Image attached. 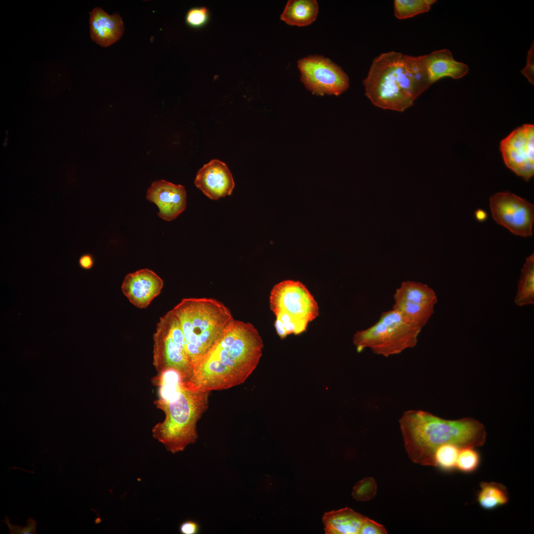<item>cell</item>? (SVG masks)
<instances>
[{
	"instance_id": "1",
	"label": "cell",
	"mask_w": 534,
	"mask_h": 534,
	"mask_svg": "<svg viewBox=\"0 0 534 534\" xmlns=\"http://www.w3.org/2000/svg\"><path fill=\"white\" fill-rule=\"evenodd\" d=\"M258 330L234 319L208 352L192 366L185 381L201 391L222 390L240 385L256 368L263 348Z\"/></svg>"
},
{
	"instance_id": "2",
	"label": "cell",
	"mask_w": 534,
	"mask_h": 534,
	"mask_svg": "<svg viewBox=\"0 0 534 534\" xmlns=\"http://www.w3.org/2000/svg\"><path fill=\"white\" fill-rule=\"evenodd\" d=\"M155 379L159 388L155 404L165 418L153 427L152 436L175 454L196 442L197 423L208 407L210 392L190 388L174 369L160 372Z\"/></svg>"
},
{
	"instance_id": "3",
	"label": "cell",
	"mask_w": 534,
	"mask_h": 534,
	"mask_svg": "<svg viewBox=\"0 0 534 534\" xmlns=\"http://www.w3.org/2000/svg\"><path fill=\"white\" fill-rule=\"evenodd\" d=\"M432 85L423 56L390 51L375 57L363 80L365 94L375 106L404 111Z\"/></svg>"
},
{
	"instance_id": "4",
	"label": "cell",
	"mask_w": 534,
	"mask_h": 534,
	"mask_svg": "<svg viewBox=\"0 0 534 534\" xmlns=\"http://www.w3.org/2000/svg\"><path fill=\"white\" fill-rule=\"evenodd\" d=\"M399 423L408 457L422 465L432 466L433 452L442 445L476 447L486 439L483 425L471 418L447 420L425 411L410 410L403 413Z\"/></svg>"
},
{
	"instance_id": "5",
	"label": "cell",
	"mask_w": 534,
	"mask_h": 534,
	"mask_svg": "<svg viewBox=\"0 0 534 534\" xmlns=\"http://www.w3.org/2000/svg\"><path fill=\"white\" fill-rule=\"evenodd\" d=\"M172 310L180 323L185 353L192 366L234 320L229 309L213 298H184Z\"/></svg>"
},
{
	"instance_id": "6",
	"label": "cell",
	"mask_w": 534,
	"mask_h": 534,
	"mask_svg": "<svg viewBox=\"0 0 534 534\" xmlns=\"http://www.w3.org/2000/svg\"><path fill=\"white\" fill-rule=\"evenodd\" d=\"M275 315L274 327L281 339L306 331L319 314L317 303L308 288L299 281L286 280L274 285L269 297Z\"/></svg>"
},
{
	"instance_id": "7",
	"label": "cell",
	"mask_w": 534,
	"mask_h": 534,
	"mask_svg": "<svg viewBox=\"0 0 534 534\" xmlns=\"http://www.w3.org/2000/svg\"><path fill=\"white\" fill-rule=\"evenodd\" d=\"M421 329L409 324L392 309L383 312L371 326L357 331L353 342L358 353L369 348L375 354L388 357L414 347Z\"/></svg>"
},
{
	"instance_id": "8",
	"label": "cell",
	"mask_w": 534,
	"mask_h": 534,
	"mask_svg": "<svg viewBox=\"0 0 534 534\" xmlns=\"http://www.w3.org/2000/svg\"><path fill=\"white\" fill-rule=\"evenodd\" d=\"M153 338V363L158 372L174 369L187 381L192 366L185 353L180 323L172 310L160 318Z\"/></svg>"
},
{
	"instance_id": "9",
	"label": "cell",
	"mask_w": 534,
	"mask_h": 534,
	"mask_svg": "<svg viewBox=\"0 0 534 534\" xmlns=\"http://www.w3.org/2000/svg\"><path fill=\"white\" fill-rule=\"evenodd\" d=\"M297 67L302 83L312 94L338 96L349 88L347 74L339 66L321 55L300 59Z\"/></svg>"
},
{
	"instance_id": "10",
	"label": "cell",
	"mask_w": 534,
	"mask_h": 534,
	"mask_svg": "<svg viewBox=\"0 0 534 534\" xmlns=\"http://www.w3.org/2000/svg\"><path fill=\"white\" fill-rule=\"evenodd\" d=\"M393 309L411 325L422 328L434 312L438 299L434 290L420 282L406 281L394 295Z\"/></svg>"
},
{
	"instance_id": "11",
	"label": "cell",
	"mask_w": 534,
	"mask_h": 534,
	"mask_svg": "<svg viewBox=\"0 0 534 534\" xmlns=\"http://www.w3.org/2000/svg\"><path fill=\"white\" fill-rule=\"evenodd\" d=\"M492 218L515 235L528 237L533 233L534 206L509 192H498L490 199Z\"/></svg>"
},
{
	"instance_id": "12",
	"label": "cell",
	"mask_w": 534,
	"mask_h": 534,
	"mask_svg": "<svg viewBox=\"0 0 534 534\" xmlns=\"http://www.w3.org/2000/svg\"><path fill=\"white\" fill-rule=\"evenodd\" d=\"M507 167L528 181L534 174V126L526 124L513 131L500 142Z\"/></svg>"
},
{
	"instance_id": "13",
	"label": "cell",
	"mask_w": 534,
	"mask_h": 534,
	"mask_svg": "<svg viewBox=\"0 0 534 534\" xmlns=\"http://www.w3.org/2000/svg\"><path fill=\"white\" fill-rule=\"evenodd\" d=\"M163 285V280L155 272L143 268L127 274L121 290L134 306L145 309L160 294Z\"/></svg>"
},
{
	"instance_id": "14",
	"label": "cell",
	"mask_w": 534,
	"mask_h": 534,
	"mask_svg": "<svg viewBox=\"0 0 534 534\" xmlns=\"http://www.w3.org/2000/svg\"><path fill=\"white\" fill-rule=\"evenodd\" d=\"M146 198L157 206L159 210L158 216L166 221L175 219L186 206L185 187L163 179L151 184Z\"/></svg>"
},
{
	"instance_id": "15",
	"label": "cell",
	"mask_w": 534,
	"mask_h": 534,
	"mask_svg": "<svg viewBox=\"0 0 534 534\" xmlns=\"http://www.w3.org/2000/svg\"><path fill=\"white\" fill-rule=\"evenodd\" d=\"M195 186L208 198L218 200L230 195L234 187V179L227 165L223 162L213 159L198 171Z\"/></svg>"
},
{
	"instance_id": "16",
	"label": "cell",
	"mask_w": 534,
	"mask_h": 534,
	"mask_svg": "<svg viewBox=\"0 0 534 534\" xmlns=\"http://www.w3.org/2000/svg\"><path fill=\"white\" fill-rule=\"evenodd\" d=\"M89 29L91 39L101 46H108L122 36L123 22L118 13L110 15L99 7L90 12Z\"/></svg>"
},
{
	"instance_id": "17",
	"label": "cell",
	"mask_w": 534,
	"mask_h": 534,
	"mask_svg": "<svg viewBox=\"0 0 534 534\" xmlns=\"http://www.w3.org/2000/svg\"><path fill=\"white\" fill-rule=\"evenodd\" d=\"M422 56L427 74L432 84L445 77L454 79L462 78L469 71L468 66L455 60L451 52L447 49L436 50Z\"/></svg>"
},
{
	"instance_id": "18",
	"label": "cell",
	"mask_w": 534,
	"mask_h": 534,
	"mask_svg": "<svg viewBox=\"0 0 534 534\" xmlns=\"http://www.w3.org/2000/svg\"><path fill=\"white\" fill-rule=\"evenodd\" d=\"M366 517L349 507L324 513L322 521L327 534H358Z\"/></svg>"
},
{
	"instance_id": "19",
	"label": "cell",
	"mask_w": 534,
	"mask_h": 534,
	"mask_svg": "<svg viewBox=\"0 0 534 534\" xmlns=\"http://www.w3.org/2000/svg\"><path fill=\"white\" fill-rule=\"evenodd\" d=\"M318 6L315 0H290L288 1L280 19L291 26H308L316 18Z\"/></svg>"
},
{
	"instance_id": "20",
	"label": "cell",
	"mask_w": 534,
	"mask_h": 534,
	"mask_svg": "<svg viewBox=\"0 0 534 534\" xmlns=\"http://www.w3.org/2000/svg\"><path fill=\"white\" fill-rule=\"evenodd\" d=\"M476 501L481 508L491 511L507 504L509 501V493L502 484L482 482L477 493Z\"/></svg>"
},
{
	"instance_id": "21",
	"label": "cell",
	"mask_w": 534,
	"mask_h": 534,
	"mask_svg": "<svg viewBox=\"0 0 534 534\" xmlns=\"http://www.w3.org/2000/svg\"><path fill=\"white\" fill-rule=\"evenodd\" d=\"M515 303L522 307L534 304V254L528 257L521 270Z\"/></svg>"
},
{
	"instance_id": "22",
	"label": "cell",
	"mask_w": 534,
	"mask_h": 534,
	"mask_svg": "<svg viewBox=\"0 0 534 534\" xmlns=\"http://www.w3.org/2000/svg\"><path fill=\"white\" fill-rule=\"evenodd\" d=\"M460 447L453 444H445L438 446L432 456V466L443 472L450 473L456 470V465Z\"/></svg>"
},
{
	"instance_id": "23",
	"label": "cell",
	"mask_w": 534,
	"mask_h": 534,
	"mask_svg": "<svg viewBox=\"0 0 534 534\" xmlns=\"http://www.w3.org/2000/svg\"><path fill=\"white\" fill-rule=\"evenodd\" d=\"M435 0H395L394 13L399 19L410 18L428 12Z\"/></svg>"
},
{
	"instance_id": "24",
	"label": "cell",
	"mask_w": 534,
	"mask_h": 534,
	"mask_svg": "<svg viewBox=\"0 0 534 534\" xmlns=\"http://www.w3.org/2000/svg\"><path fill=\"white\" fill-rule=\"evenodd\" d=\"M473 447L460 448L457 459L456 470L464 474L475 472L481 461L480 453Z\"/></svg>"
},
{
	"instance_id": "25",
	"label": "cell",
	"mask_w": 534,
	"mask_h": 534,
	"mask_svg": "<svg viewBox=\"0 0 534 534\" xmlns=\"http://www.w3.org/2000/svg\"><path fill=\"white\" fill-rule=\"evenodd\" d=\"M377 484L371 477H365L354 487L352 495L356 501H367L372 499L377 491Z\"/></svg>"
},
{
	"instance_id": "26",
	"label": "cell",
	"mask_w": 534,
	"mask_h": 534,
	"mask_svg": "<svg viewBox=\"0 0 534 534\" xmlns=\"http://www.w3.org/2000/svg\"><path fill=\"white\" fill-rule=\"evenodd\" d=\"M210 19V13L206 6L194 7L186 13L185 21L187 25L199 29L206 25Z\"/></svg>"
},
{
	"instance_id": "27",
	"label": "cell",
	"mask_w": 534,
	"mask_h": 534,
	"mask_svg": "<svg viewBox=\"0 0 534 534\" xmlns=\"http://www.w3.org/2000/svg\"><path fill=\"white\" fill-rule=\"evenodd\" d=\"M7 526L10 534H36L37 522L32 518H29L27 522V526L20 527L12 525L7 516L2 521Z\"/></svg>"
},
{
	"instance_id": "28",
	"label": "cell",
	"mask_w": 534,
	"mask_h": 534,
	"mask_svg": "<svg viewBox=\"0 0 534 534\" xmlns=\"http://www.w3.org/2000/svg\"><path fill=\"white\" fill-rule=\"evenodd\" d=\"M385 527L376 522L366 517L363 523L359 534H387Z\"/></svg>"
},
{
	"instance_id": "29",
	"label": "cell",
	"mask_w": 534,
	"mask_h": 534,
	"mask_svg": "<svg viewBox=\"0 0 534 534\" xmlns=\"http://www.w3.org/2000/svg\"><path fill=\"white\" fill-rule=\"evenodd\" d=\"M528 81L532 85L534 84V42H533L528 52L527 64L521 71Z\"/></svg>"
},
{
	"instance_id": "30",
	"label": "cell",
	"mask_w": 534,
	"mask_h": 534,
	"mask_svg": "<svg viewBox=\"0 0 534 534\" xmlns=\"http://www.w3.org/2000/svg\"><path fill=\"white\" fill-rule=\"evenodd\" d=\"M179 531L181 534H197L200 531V526L196 521L188 520L180 524Z\"/></svg>"
},
{
	"instance_id": "31",
	"label": "cell",
	"mask_w": 534,
	"mask_h": 534,
	"mask_svg": "<svg viewBox=\"0 0 534 534\" xmlns=\"http://www.w3.org/2000/svg\"><path fill=\"white\" fill-rule=\"evenodd\" d=\"M93 261L92 257L89 254L82 256L80 259L81 266L86 269L90 268L93 265Z\"/></svg>"
},
{
	"instance_id": "32",
	"label": "cell",
	"mask_w": 534,
	"mask_h": 534,
	"mask_svg": "<svg viewBox=\"0 0 534 534\" xmlns=\"http://www.w3.org/2000/svg\"><path fill=\"white\" fill-rule=\"evenodd\" d=\"M475 215L476 219L479 222H484L487 218V213L482 209L476 210Z\"/></svg>"
}]
</instances>
